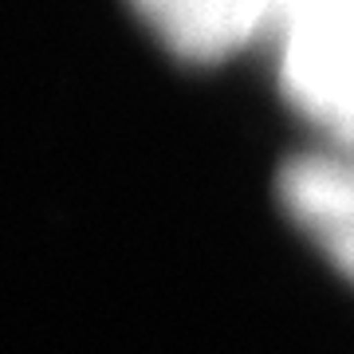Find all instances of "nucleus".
Masks as SVG:
<instances>
[{
  "label": "nucleus",
  "instance_id": "obj_1",
  "mask_svg": "<svg viewBox=\"0 0 354 354\" xmlns=\"http://www.w3.org/2000/svg\"><path fill=\"white\" fill-rule=\"evenodd\" d=\"M268 39L283 99L354 153V0H283Z\"/></svg>",
  "mask_w": 354,
  "mask_h": 354
},
{
  "label": "nucleus",
  "instance_id": "obj_2",
  "mask_svg": "<svg viewBox=\"0 0 354 354\" xmlns=\"http://www.w3.org/2000/svg\"><path fill=\"white\" fill-rule=\"evenodd\" d=\"M162 48L185 64H221L272 36L283 0H127Z\"/></svg>",
  "mask_w": 354,
  "mask_h": 354
},
{
  "label": "nucleus",
  "instance_id": "obj_3",
  "mask_svg": "<svg viewBox=\"0 0 354 354\" xmlns=\"http://www.w3.org/2000/svg\"><path fill=\"white\" fill-rule=\"evenodd\" d=\"M279 201L354 283V153H299L279 169Z\"/></svg>",
  "mask_w": 354,
  "mask_h": 354
}]
</instances>
